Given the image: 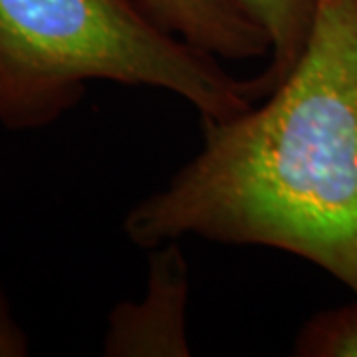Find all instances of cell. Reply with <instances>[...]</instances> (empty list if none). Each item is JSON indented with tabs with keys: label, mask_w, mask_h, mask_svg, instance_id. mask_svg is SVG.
<instances>
[{
	"label": "cell",
	"mask_w": 357,
	"mask_h": 357,
	"mask_svg": "<svg viewBox=\"0 0 357 357\" xmlns=\"http://www.w3.org/2000/svg\"><path fill=\"white\" fill-rule=\"evenodd\" d=\"M203 135L201 151L129 211V241L278 248L357 294V0H319L292 72L256 105L203 121Z\"/></svg>",
	"instance_id": "cell-1"
},
{
	"label": "cell",
	"mask_w": 357,
	"mask_h": 357,
	"mask_svg": "<svg viewBox=\"0 0 357 357\" xmlns=\"http://www.w3.org/2000/svg\"><path fill=\"white\" fill-rule=\"evenodd\" d=\"M171 91L220 121L248 109L243 79L161 26L137 0H0V121L40 128L88 82Z\"/></svg>",
	"instance_id": "cell-2"
},
{
	"label": "cell",
	"mask_w": 357,
	"mask_h": 357,
	"mask_svg": "<svg viewBox=\"0 0 357 357\" xmlns=\"http://www.w3.org/2000/svg\"><path fill=\"white\" fill-rule=\"evenodd\" d=\"M187 294L189 272L177 241L157 246L145 296L137 302L119 304L109 316L105 356H189Z\"/></svg>",
	"instance_id": "cell-3"
},
{
	"label": "cell",
	"mask_w": 357,
	"mask_h": 357,
	"mask_svg": "<svg viewBox=\"0 0 357 357\" xmlns=\"http://www.w3.org/2000/svg\"><path fill=\"white\" fill-rule=\"evenodd\" d=\"M155 20L218 60L268 56L264 32L234 0H137Z\"/></svg>",
	"instance_id": "cell-4"
},
{
	"label": "cell",
	"mask_w": 357,
	"mask_h": 357,
	"mask_svg": "<svg viewBox=\"0 0 357 357\" xmlns=\"http://www.w3.org/2000/svg\"><path fill=\"white\" fill-rule=\"evenodd\" d=\"M268 38V64L243 79L250 103L264 100L292 72L306 50L319 0H234Z\"/></svg>",
	"instance_id": "cell-5"
},
{
	"label": "cell",
	"mask_w": 357,
	"mask_h": 357,
	"mask_svg": "<svg viewBox=\"0 0 357 357\" xmlns=\"http://www.w3.org/2000/svg\"><path fill=\"white\" fill-rule=\"evenodd\" d=\"M300 357H357V304L319 312L307 319L294 345Z\"/></svg>",
	"instance_id": "cell-6"
},
{
	"label": "cell",
	"mask_w": 357,
	"mask_h": 357,
	"mask_svg": "<svg viewBox=\"0 0 357 357\" xmlns=\"http://www.w3.org/2000/svg\"><path fill=\"white\" fill-rule=\"evenodd\" d=\"M26 354H28L26 335L13 319L8 300L0 288V357H16Z\"/></svg>",
	"instance_id": "cell-7"
}]
</instances>
